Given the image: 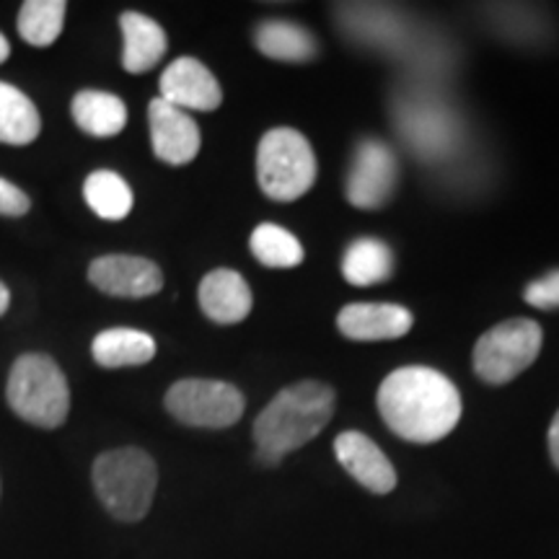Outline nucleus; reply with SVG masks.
Returning a JSON list of instances; mask_svg holds the SVG:
<instances>
[{
    "label": "nucleus",
    "instance_id": "nucleus-2",
    "mask_svg": "<svg viewBox=\"0 0 559 559\" xmlns=\"http://www.w3.org/2000/svg\"><path fill=\"white\" fill-rule=\"evenodd\" d=\"M332 415L334 391L326 383L300 381L283 389L254 419L257 461L277 466L288 453L317 438Z\"/></svg>",
    "mask_w": 559,
    "mask_h": 559
},
{
    "label": "nucleus",
    "instance_id": "nucleus-16",
    "mask_svg": "<svg viewBox=\"0 0 559 559\" xmlns=\"http://www.w3.org/2000/svg\"><path fill=\"white\" fill-rule=\"evenodd\" d=\"M70 111L75 124L94 138H115L128 124L124 102L107 91H81L70 104Z\"/></svg>",
    "mask_w": 559,
    "mask_h": 559
},
{
    "label": "nucleus",
    "instance_id": "nucleus-14",
    "mask_svg": "<svg viewBox=\"0 0 559 559\" xmlns=\"http://www.w3.org/2000/svg\"><path fill=\"white\" fill-rule=\"evenodd\" d=\"M200 306L215 324H239L251 311L247 280L234 270H213L200 283Z\"/></svg>",
    "mask_w": 559,
    "mask_h": 559
},
{
    "label": "nucleus",
    "instance_id": "nucleus-28",
    "mask_svg": "<svg viewBox=\"0 0 559 559\" xmlns=\"http://www.w3.org/2000/svg\"><path fill=\"white\" fill-rule=\"evenodd\" d=\"M9 55H11V45H9V39H5L3 34H0V62L9 60Z\"/></svg>",
    "mask_w": 559,
    "mask_h": 559
},
{
    "label": "nucleus",
    "instance_id": "nucleus-4",
    "mask_svg": "<svg viewBox=\"0 0 559 559\" xmlns=\"http://www.w3.org/2000/svg\"><path fill=\"white\" fill-rule=\"evenodd\" d=\"M5 396H9L11 409L34 428H60L70 409L66 376L58 362L39 353L21 355L13 362Z\"/></svg>",
    "mask_w": 559,
    "mask_h": 559
},
{
    "label": "nucleus",
    "instance_id": "nucleus-11",
    "mask_svg": "<svg viewBox=\"0 0 559 559\" xmlns=\"http://www.w3.org/2000/svg\"><path fill=\"white\" fill-rule=\"evenodd\" d=\"M160 99L181 111H213L221 107V83L194 58H179L160 75Z\"/></svg>",
    "mask_w": 559,
    "mask_h": 559
},
{
    "label": "nucleus",
    "instance_id": "nucleus-3",
    "mask_svg": "<svg viewBox=\"0 0 559 559\" xmlns=\"http://www.w3.org/2000/svg\"><path fill=\"white\" fill-rule=\"evenodd\" d=\"M96 498L111 519L138 523L148 515L156 498L158 469L143 449H115L102 453L91 469Z\"/></svg>",
    "mask_w": 559,
    "mask_h": 559
},
{
    "label": "nucleus",
    "instance_id": "nucleus-1",
    "mask_svg": "<svg viewBox=\"0 0 559 559\" xmlns=\"http://www.w3.org/2000/svg\"><path fill=\"white\" fill-rule=\"evenodd\" d=\"M379 412L391 432L409 443H438L456 428L464 404L451 379L428 366L394 370L381 383Z\"/></svg>",
    "mask_w": 559,
    "mask_h": 559
},
{
    "label": "nucleus",
    "instance_id": "nucleus-17",
    "mask_svg": "<svg viewBox=\"0 0 559 559\" xmlns=\"http://www.w3.org/2000/svg\"><path fill=\"white\" fill-rule=\"evenodd\" d=\"M91 355L102 368H128V366H145L156 355V342L151 334L140 330H128V326H115L96 334Z\"/></svg>",
    "mask_w": 559,
    "mask_h": 559
},
{
    "label": "nucleus",
    "instance_id": "nucleus-8",
    "mask_svg": "<svg viewBox=\"0 0 559 559\" xmlns=\"http://www.w3.org/2000/svg\"><path fill=\"white\" fill-rule=\"evenodd\" d=\"M396 187V158L381 140H362L347 174V200L360 210L386 205Z\"/></svg>",
    "mask_w": 559,
    "mask_h": 559
},
{
    "label": "nucleus",
    "instance_id": "nucleus-22",
    "mask_svg": "<svg viewBox=\"0 0 559 559\" xmlns=\"http://www.w3.org/2000/svg\"><path fill=\"white\" fill-rule=\"evenodd\" d=\"M68 5L62 0H26L19 11V34L34 47H47L60 37Z\"/></svg>",
    "mask_w": 559,
    "mask_h": 559
},
{
    "label": "nucleus",
    "instance_id": "nucleus-5",
    "mask_svg": "<svg viewBox=\"0 0 559 559\" xmlns=\"http://www.w3.org/2000/svg\"><path fill=\"white\" fill-rule=\"evenodd\" d=\"M317 156L298 130L277 128L260 140L257 179L270 200L290 202L304 198L317 181Z\"/></svg>",
    "mask_w": 559,
    "mask_h": 559
},
{
    "label": "nucleus",
    "instance_id": "nucleus-13",
    "mask_svg": "<svg viewBox=\"0 0 559 559\" xmlns=\"http://www.w3.org/2000/svg\"><path fill=\"white\" fill-rule=\"evenodd\" d=\"M337 326L358 342L400 340L412 330V313L396 304H353L340 311Z\"/></svg>",
    "mask_w": 559,
    "mask_h": 559
},
{
    "label": "nucleus",
    "instance_id": "nucleus-21",
    "mask_svg": "<svg viewBox=\"0 0 559 559\" xmlns=\"http://www.w3.org/2000/svg\"><path fill=\"white\" fill-rule=\"evenodd\" d=\"M83 198L88 207L104 221H122L132 210V190L120 174L94 171L83 185Z\"/></svg>",
    "mask_w": 559,
    "mask_h": 559
},
{
    "label": "nucleus",
    "instance_id": "nucleus-27",
    "mask_svg": "<svg viewBox=\"0 0 559 559\" xmlns=\"http://www.w3.org/2000/svg\"><path fill=\"white\" fill-rule=\"evenodd\" d=\"M9 304H11V293L5 288L3 283H0V317H3L5 311H9Z\"/></svg>",
    "mask_w": 559,
    "mask_h": 559
},
{
    "label": "nucleus",
    "instance_id": "nucleus-24",
    "mask_svg": "<svg viewBox=\"0 0 559 559\" xmlns=\"http://www.w3.org/2000/svg\"><path fill=\"white\" fill-rule=\"evenodd\" d=\"M526 300L534 306V309H542V311L559 309V270L534 280V283L526 288Z\"/></svg>",
    "mask_w": 559,
    "mask_h": 559
},
{
    "label": "nucleus",
    "instance_id": "nucleus-19",
    "mask_svg": "<svg viewBox=\"0 0 559 559\" xmlns=\"http://www.w3.org/2000/svg\"><path fill=\"white\" fill-rule=\"evenodd\" d=\"M41 130V117L34 102L16 86L0 81V143L29 145Z\"/></svg>",
    "mask_w": 559,
    "mask_h": 559
},
{
    "label": "nucleus",
    "instance_id": "nucleus-26",
    "mask_svg": "<svg viewBox=\"0 0 559 559\" xmlns=\"http://www.w3.org/2000/svg\"><path fill=\"white\" fill-rule=\"evenodd\" d=\"M549 453H551V461H555V466L559 469V412L557 417L551 419V428H549Z\"/></svg>",
    "mask_w": 559,
    "mask_h": 559
},
{
    "label": "nucleus",
    "instance_id": "nucleus-7",
    "mask_svg": "<svg viewBox=\"0 0 559 559\" xmlns=\"http://www.w3.org/2000/svg\"><path fill=\"white\" fill-rule=\"evenodd\" d=\"M166 409L190 428L223 430L236 425L243 415V396L226 381L185 379L166 394Z\"/></svg>",
    "mask_w": 559,
    "mask_h": 559
},
{
    "label": "nucleus",
    "instance_id": "nucleus-20",
    "mask_svg": "<svg viewBox=\"0 0 559 559\" xmlns=\"http://www.w3.org/2000/svg\"><path fill=\"white\" fill-rule=\"evenodd\" d=\"M391 272H394V254L379 239L353 241L342 260V275L349 285H358V288L383 283L391 277Z\"/></svg>",
    "mask_w": 559,
    "mask_h": 559
},
{
    "label": "nucleus",
    "instance_id": "nucleus-23",
    "mask_svg": "<svg viewBox=\"0 0 559 559\" xmlns=\"http://www.w3.org/2000/svg\"><path fill=\"white\" fill-rule=\"evenodd\" d=\"M251 254L260 260L264 267H277L288 270L298 267L304 262V247L290 230L275 226V223H262L251 234Z\"/></svg>",
    "mask_w": 559,
    "mask_h": 559
},
{
    "label": "nucleus",
    "instance_id": "nucleus-15",
    "mask_svg": "<svg viewBox=\"0 0 559 559\" xmlns=\"http://www.w3.org/2000/svg\"><path fill=\"white\" fill-rule=\"evenodd\" d=\"M124 52L122 66L128 73H145V70L156 68L160 58L166 55V32L151 16H143L138 11H128L120 16Z\"/></svg>",
    "mask_w": 559,
    "mask_h": 559
},
{
    "label": "nucleus",
    "instance_id": "nucleus-10",
    "mask_svg": "<svg viewBox=\"0 0 559 559\" xmlns=\"http://www.w3.org/2000/svg\"><path fill=\"white\" fill-rule=\"evenodd\" d=\"M153 153L171 166H185L200 153V128L190 111H181L164 99H153L148 107Z\"/></svg>",
    "mask_w": 559,
    "mask_h": 559
},
{
    "label": "nucleus",
    "instance_id": "nucleus-25",
    "mask_svg": "<svg viewBox=\"0 0 559 559\" xmlns=\"http://www.w3.org/2000/svg\"><path fill=\"white\" fill-rule=\"evenodd\" d=\"M29 198L19 190L16 185H11L9 179L0 177V215H11V218H19L29 210Z\"/></svg>",
    "mask_w": 559,
    "mask_h": 559
},
{
    "label": "nucleus",
    "instance_id": "nucleus-12",
    "mask_svg": "<svg viewBox=\"0 0 559 559\" xmlns=\"http://www.w3.org/2000/svg\"><path fill=\"white\" fill-rule=\"evenodd\" d=\"M334 456L349 477L373 495H389L396 487V472L386 453L358 430H347L334 440Z\"/></svg>",
    "mask_w": 559,
    "mask_h": 559
},
{
    "label": "nucleus",
    "instance_id": "nucleus-6",
    "mask_svg": "<svg viewBox=\"0 0 559 559\" xmlns=\"http://www.w3.org/2000/svg\"><path fill=\"white\" fill-rule=\"evenodd\" d=\"M542 326L531 319H510L481 334L474 347V370L481 381L500 383L513 381L542 353Z\"/></svg>",
    "mask_w": 559,
    "mask_h": 559
},
{
    "label": "nucleus",
    "instance_id": "nucleus-9",
    "mask_svg": "<svg viewBox=\"0 0 559 559\" xmlns=\"http://www.w3.org/2000/svg\"><path fill=\"white\" fill-rule=\"evenodd\" d=\"M88 280L102 293L115 298H148L164 288L158 264L130 254H109L94 260L88 267Z\"/></svg>",
    "mask_w": 559,
    "mask_h": 559
},
{
    "label": "nucleus",
    "instance_id": "nucleus-18",
    "mask_svg": "<svg viewBox=\"0 0 559 559\" xmlns=\"http://www.w3.org/2000/svg\"><path fill=\"white\" fill-rule=\"evenodd\" d=\"M254 41L270 60L306 62L317 58V41L304 26L290 24V21H264L257 26Z\"/></svg>",
    "mask_w": 559,
    "mask_h": 559
}]
</instances>
